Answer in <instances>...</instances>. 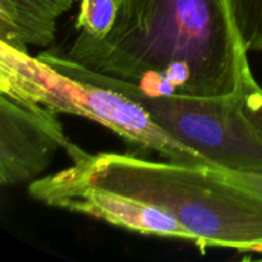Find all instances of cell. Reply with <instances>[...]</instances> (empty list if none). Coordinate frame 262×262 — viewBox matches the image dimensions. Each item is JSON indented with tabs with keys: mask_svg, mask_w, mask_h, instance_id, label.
Returning a JSON list of instances; mask_svg holds the SVG:
<instances>
[{
	"mask_svg": "<svg viewBox=\"0 0 262 262\" xmlns=\"http://www.w3.org/2000/svg\"><path fill=\"white\" fill-rule=\"evenodd\" d=\"M104 38L82 32L64 55L147 95L219 97L239 91L247 49L229 0H117Z\"/></svg>",
	"mask_w": 262,
	"mask_h": 262,
	"instance_id": "1",
	"label": "cell"
},
{
	"mask_svg": "<svg viewBox=\"0 0 262 262\" xmlns=\"http://www.w3.org/2000/svg\"><path fill=\"white\" fill-rule=\"evenodd\" d=\"M67 174L158 207L176 217L201 248L262 253V197L220 174L219 168L152 161L114 152L91 155L69 146Z\"/></svg>",
	"mask_w": 262,
	"mask_h": 262,
	"instance_id": "2",
	"label": "cell"
},
{
	"mask_svg": "<svg viewBox=\"0 0 262 262\" xmlns=\"http://www.w3.org/2000/svg\"><path fill=\"white\" fill-rule=\"evenodd\" d=\"M37 58L64 76L107 87L137 102L156 124L215 168L262 173V137L243 112L239 91L219 97L147 95L135 84L90 71L64 54L48 50Z\"/></svg>",
	"mask_w": 262,
	"mask_h": 262,
	"instance_id": "3",
	"label": "cell"
},
{
	"mask_svg": "<svg viewBox=\"0 0 262 262\" xmlns=\"http://www.w3.org/2000/svg\"><path fill=\"white\" fill-rule=\"evenodd\" d=\"M0 94L36 104L56 114L84 117L117 133L136 147L166 160L212 166L204 156L171 137L137 102L107 87L59 73L37 56L0 43Z\"/></svg>",
	"mask_w": 262,
	"mask_h": 262,
	"instance_id": "4",
	"label": "cell"
},
{
	"mask_svg": "<svg viewBox=\"0 0 262 262\" xmlns=\"http://www.w3.org/2000/svg\"><path fill=\"white\" fill-rule=\"evenodd\" d=\"M28 193L50 207L95 217L129 232L196 245V238L168 212L74 178L64 170L33 181Z\"/></svg>",
	"mask_w": 262,
	"mask_h": 262,
	"instance_id": "5",
	"label": "cell"
},
{
	"mask_svg": "<svg viewBox=\"0 0 262 262\" xmlns=\"http://www.w3.org/2000/svg\"><path fill=\"white\" fill-rule=\"evenodd\" d=\"M71 143L56 113L0 94V183H32Z\"/></svg>",
	"mask_w": 262,
	"mask_h": 262,
	"instance_id": "6",
	"label": "cell"
},
{
	"mask_svg": "<svg viewBox=\"0 0 262 262\" xmlns=\"http://www.w3.org/2000/svg\"><path fill=\"white\" fill-rule=\"evenodd\" d=\"M79 0H0V40L22 53L46 48L58 19Z\"/></svg>",
	"mask_w": 262,
	"mask_h": 262,
	"instance_id": "7",
	"label": "cell"
},
{
	"mask_svg": "<svg viewBox=\"0 0 262 262\" xmlns=\"http://www.w3.org/2000/svg\"><path fill=\"white\" fill-rule=\"evenodd\" d=\"M76 28L94 38H104L112 31L118 12L117 0H79Z\"/></svg>",
	"mask_w": 262,
	"mask_h": 262,
	"instance_id": "8",
	"label": "cell"
},
{
	"mask_svg": "<svg viewBox=\"0 0 262 262\" xmlns=\"http://www.w3.org/2000/svg\"><path fill=\"white\" fill-rule=\"evenodd\" d=\"M229 5L247 51L262 50V0H229Z\"/></svg>",
	"mask_w": 262,
	"mask_h": 262,
	"instance_id": "9",
	"label": "cell"
},
{
	"mask_svg": "<svg viewBox=\"0 0 262 262\" xmlns=\"http://www.w3.org/2000/svg\"><path fill=\"white\" fill-rule=\"evenodd\" d=\"M239 95L246 117L262 137V87L255 79L250 67L243 74Z\"/></svg>",
	"mask_w": 262,
	"mask_h": 262,
	"instance_id": "10",
	"label": "cell"
},
{
	"mask_svg": "<svg viewBox=\"0 0 262 262\" xmlns=\"http://www.w3.org/2000/svg\"><path fill=\"white\" fill-rule=\"evenodd\" d=\"M220 174L225 179L230 181L232 183L247 188L253 193L262 197V173H251V171H238L228 170V169H220Z\"/></svg>",
	"mask_w": 262,
	"mask_h": 262,
	"instance_id": "11",
	"label": "cell"
}]
</instances>
